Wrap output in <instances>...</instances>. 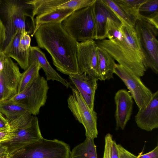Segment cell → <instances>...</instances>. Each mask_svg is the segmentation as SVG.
<instances>
[{
  "label": "cell",
  "mask_w": 158,
  "mask_h": 158,
  "mask_svg": "<svg viewBox=\"0 0 158 158\" xmlns=\"http://www.w3.org/2000/svg\"><path fill=\"white\" fill-rule=\"evenodd\" d=\"M12 136L10 127L0 129V143L9 140Z\"/></svg>",
  "instance_id": "cell-32"
},
{
  "label": "cell",
  "mask_w": 158,
  "mask_h": 158,
  "mask_svg": "<svg viewBox=\"0 0 158 158\" xmlns=\"http://www.w3.org/2000/svg\"><path fill=\"white\" fill-rule=\"evenodd\" d=\"M9 158V157H8V158Z\"/></svg>",
  "instance_id": "cell-41"
},
{
  "label": "cell",
  "mask_w": 158,
  "mask_h": 158,
  "mask_svg": "<svg viewBox=\"0 0 158 158\" xmlns=\"http://www.w3.org/2000/svg\"><path fill=\"white\" fill-rule=\"evenodd\" d=\"M95 42L119 64L139 77L144 75L146 69L134 28L122 24L116 37Z\"/></svg>",
  "instance_id": "cell-2"
},
{
  "label": "cell",
  "mask_w": 158,
  "mask_h": 158,
  "mask_svg": "<svg viewBox=\"0 0 158 158\" xmlns=\"http://www.w3.org/2000/svg\"><path fill=\"white\" fill-rule=\"evenodd\" d=\"M9 127V121L0 111V129Z\"/></svg>",
  "instance_id": "cell-36"
},
{
  "label": "cell",
  "mask_w": 158,
  "mask_h": 158,
  "mask_svg": "<svg viewBox=\"0 0 158 158\" xmlns=\"http://www.w3.org/2000/svg\"><path fill=\"white\" fill-rule=\"evenodd\" d=\"M0 111L9 122L28 111L24 104L16 102L0 103Z\"/></svg>",
  "instance_id": "cell-25"
},
{
  "label": "cell",
  "mask_w": 158,
  "mask_h": 158,
  "mask_svg": "<svg viewBox=\"0 0 158 158\" xmlns=\"http://www.w3.org/2000/svg\"><path fill=\"white\" fill-rule=\"evenodd\" d=\"M22 30L16 32L2 51L7 57L15 60L21 68L25 70L29 65L30 50L24 52L20 48L19 44Z\"/></svg>",
  "instance_id": "cell-18"
},
{
  "label": "cell",
  "mask_w": 158,
  "mask_h": 158,
  "mask_svg": "<svg viewBox=\"0 0 158 158\" xmlns=\"http://www.w3.org/2000/svg\"><path fill=\"white\" fill-rule=\"evenodd\" d=\"M113 140L112 136L110 133H108L105 136V146L103 158H110V151Z\"/></svg>",
  "instance_id": "cell-30"
},
{
  "label": "cell",
  "mask_w": 158,
  "mask_h": 158,
  "mask_svg": "<svg viewBox=\"0 0 158 158\" xmlns=\"http://www.w3.org/2000/svg\"><path fill=\"white\" fill-rule=\"evenodd\" d=\"M71 82L77 90L88 106L94 110L96 91L98 80L86 73L69 75Z\"/></svg>",
  "instance_id": "cell-14"
},
{
  "label": "cell",
  "mask_w": 158,
  "mask_h": 158,
  "mask_svg": "<svg viewBox=\"0 0 158 158\" xmlns=\"http://www.w3.org/2000/svg\"><path fill=\"white\" fill-rule=\"evenodd\" d=\"M140 153L137 158H158V145L151 151L146 154L142 155Z\"/></svg>",
  "instance_id": "cell-33"
},
{
  "label": "cell",
  "mask_w": 158,
  "mask_h": 158,
  "mask_svg": "<svg viewBox=\"0 0 158 158\" xmlns=\"http://www.w3.org/2000/svg\"><path fill=\"white\" fill-rule=\"evenodd\" d=\"M97 52L99 72L102 81L113 78L114 68L116 64L115 60L106 51L98 46Z\"/></svg>",
  "instance_id": "cell-20"
},
{
  "label": "cell",
  "mask_w": 158,
  "mask_h": 158,
  "mask_svg": "<svg viewBox=\"0 0 158 158\" xmlns=\"http://www.w3.org/2000/svg\"><path fill=\"white\" fill-rule=\"evenodd\" d=\"M95 0H68L60 5L59 9H70L76 10L92 5Z\"/></svg>",
  "instance_id": "cell-28"
},
{
  "label": "cell",
  "mask_w": 158,
  "mask_h": 158,
  "mask_svg": "<svg viewBox=\"0 0 158 158\" xmlns=\"http://www.w3.org/2000/svg\"><path fill=\"white\" fill-rule=\"evenodd\" d=\"M33 60H36L38 62L41 68L42 69L45 73L47 81L52 80L58 81L67 88L70 87V83L61 77L52 67L48 61L45 54L38 47L31 46L30 47L29 62Z\"/></svg>",
  "instance_id": "cell-17"
},
{
  "label": "cell",
  "mask_w": 158,
  "mask_h": 158,
  "mask_svg": "<svg viewBox=\"0 0 158 158\" xmlns=\"http://www.w3.org/2000/svg\"><path fill=\"white\" fill-rule=\"evenodd\" d=\"M139 12L142 18L146 19L158 16V0H147L140 6Z\"/></svg>",
  "instance_id": "cell-26"
},
{
  "label": "cell",
  "mask_w": 158,
  "mask_h": 158,
  "mask_svg": "<svg viewBox=\"0 0 158 158\" xmlns=\"http://www.w3.org/2000/svg\"><path fill=\"white\" fill-rule=\"evenodd\" d=\"M10 129L13 134L11 138L0 143L7 148L9 156L43 138L40 129L38 118L34 115L31 121L27 125Z\"/></svg>",
  "instance_id": "cell-9"
},
{
  "label": "cell",
  "mask_w": 158,
  "mask_h": 158,
  "mask_svg": "<svg viewBox=\"0 0 158 158\" xmlns=\"http://www.w3.org/2000/svg\"><path fill=\"white\" fill-rule=\"evenodd\" d=\"M68 0H27L26 3L31 5L33 7L31 20L35 28L34 17L35 16L48 12L58 9L61 4Z\"/></svg>",
  "instance_id": "cell-21"
},
{
  "label": "cell",
  "mask_w": 158,
  "mask_h": 158,
  "mask_svg": "<svg viewBox=\"0 0 158 158\" xmlns=\"http://www.w3.org/2000/svg\"><path fill=\"white\" fill-rule=\"evenodd\" d=\"M116 106L115 117V129L124 130L130 120L132 111L133 101L129 92L125 89H121L115 93L114 97Z\"/></svg>",
  "instance_id": "cell-13"
},
{
  "label": "cell",
  "mask_w": 158,
  "mask_h": 158,
  "mask_svg": "<svg viewBox=\"0 0 158 158\" xmlns=\"http://www.w3.org/2000/svg\"><path fill=\"white\" fill-rule=\"evenodd\" d=\"M74 11L70 9H57L37 16L34 19L35 28L31 36H34L40 26L51 23H61Z\"/></svg>",
  "instance_id": "cell-19"
},
{
  "label": "cell",
  "mask_w": 158,
  "mask_h": 158,
  "mask_svg": "<svg viewBox=\"0 0 158 158\" xmlns=\"http://www.w3.org/2000/svg\"><path fill=\"white\" fill-rule=\"evenodd\" d=\"M113 11L122 24L134 28L136 19L115 0H102Z\"/></svg>",
  "instance_id": "cell-24"
},
{
  "label": "cell",
  "mask_w": 158,
  "mask_h": 158,
  "mask_svg": "<svg viewBox=\"0 0 158 158\" xmlns=\"http://www.w3.org/2000/svg\"><path fill=\"white\" fill-rule=\"evenodd\" d=\"M69 158H98L94 139L86 137L83 142L70 151Z\"/></svg>",
  "instance_id": "cell-22"
},
{
  "label": "cell",
  "mask_w": 158,
  "mask_h": 158,
  "mask_svg": "<svg viewBox=\"0 0 158 158\" xmlns=\"http://www.w3.org/2000/svg\"><path fill=\"white\" fill-rule=\"evenodd\" d=\"M26 1L24 2H22L18 0L4 1L2 10L6 21L5 25L6 38L0 49L3 50L18 30L25 29L27 31L26 23V16H29L31 19H32V14L29 13L27 10L32 9L33 7L31 5L26 3Z\"/></svg>",
  "instance_id": "cell-6"
},
{
  "label": "cell",
  "mask_w": 158,
  "mask_h": 158,
  "mask_svg": "<svg viewBox=\"0 0 158 158\" xmlns=\"http://www.w3.org/2000/svg\"><path fill=\"white\" fill-rule=\"evenodd\" d=\"M6 57L3 51L0 49V71L3 68Z\"/></svg>",
  "instance_id": "cell-38"
},
{
  "label": "cell",
  "mask_w": 158,
  "mask_h": 158,
  "mask_svg": "<svg viewBox=\"0 0 158 158\" xmlns=\"http://www.w3.org/2000/svg\"><path fill=\"white\" fill-rule=\"evenodd\" d=\"M72 94L67 99L68 106L76 120L82 124L85 130L86 137L97 138V113L89 108L77 90L71 85Z\"/></svg>",
  "instance_id": "cell-7"
},
{
  "label": "cell",
  "mask_w": 158,
  "mask_h": 158,
  "mask_svg": "<svg viewBox=\"0 0 158 158\" xmlns=\"http://www.w3.org/2000/svg\"><path fill=\"white\" fill-rule=\"evenodd\" d=\"M135 121L140 129L150 131L158 127V91L152 94L148 103L139 109Z\"/></svg>",
  "instance_id": "cell-15"
},
{
  "label": "cell",
  "mask_w": 158,
  "mask_h": 158,
  "mask_svg": "<svg viewBox=\"0 0 158 158\" xmlns=\"http://www.w3.org/2000/svg\"><path fill=\"white\" fill-rule=\"evenodd\" d=\"M147 69L158 73V28L144 18L136 20L134 28Z\"/></svg>",
  "instance_id": "cell-3"
},
{
  "label": "cell",
  "mask_w": 158,
  "mask_h": 158,
  "mask_svg": "<svg viewBox=\"0 0 158 158\" xmlns=\"http://www.w3.org/2000/svg\"><path fill=\"white\" fill-rule=\"evenodd\" d=\"M69 145L57 139L43 138L9 156V158H69Z\"/></svg>",
  "instance_id": "cell-5"
},
{
  "label": "cell",
  "mask_w": 158,
  "mask_h": 158,
  "mask_svg": "<svg viewBox=\"0 0 158 158\" xmlns=\"http://www.w3.org/2000/svg\"><path fill=\"white\" fill-rule=\"evenodd\" d=\"M118 158H137V156L123 148L121 145L117 144Z\"/></svg>",
  "instance_id": "cell-31"
},
{
  "label": "cell",
  "mask_w": 158,
  "mask_h": 158,
  "mask_svg": "<svg viewBox=\"0 0 158 158\" xmlns=\"http://www.w3.org/2000/svg\"><path fill=\"white\" fill-rule=\"evenodd\" d=\"M1 1H2L0 0V4H1Z\"/></svg>",
  "instance_id": "cell-40"
},
{
  "label": "cell",
  "mask_w": 158,
  "mask_h": 158,
  "mask_svg": "<svg viewBox=\"0 0 158 158\" xmlns=\"http://www.w3.org/2000/svg\"><path fill=\"white\" fill-rule=\"evenodd\" d=\"M8 157H9V156H6V157H2V158H7Z\"/></svg>",
  "instance_id": "cell-39"
},
{
  "label": "cell",
  "mask_w": 158,
  "mask_h": 158,
  "mask_svg": "<svg viewBox=\"0 0 158 158\" xmlns=\"http://www.w3.org/2000/svg\"><path fill=\"white\" fill-rule=\"evenodd\" d=\"M28 67L22 73L17 93L25 89L40 76L39 72L41 68L37 61L33 60L30 61Z\"/></svg>",
  "instance_id": "cell-23"
},
{
  "label": "cell",
  "mask_w": 158,
  "mask_h": 158,
  "mask_svg": "<svg viewBox=\"0 0 158 158\" xmlns=\"http://www.w3.org/2000/svg\"><path fill=\"white\" fill-rule=\"evenodd\" d=\"M93 6L95 28L94 40H101L105 39L107 38L108 19H111L118 22H121L102 0H95Z\"/></svg>",
  "instance_id": "cell-16"
},
{
  "label": "cell",
  "mask_w": 158,
  "mask_h": 158,
  "mask_svg": "<svg viewBox=\"0 0 158 158\" xmlns=\"http://www.w3.org/2000/svg\"><path fill=\"white\" fill-rule=\"evenodd\" d=\"M110 158H118L117 144L115 140L112 141L110 151Z\"/></svg>",
  "instance_id": "cell-35"
},
{
  "label": "cell",
  "mask_w": 158,
  "mask_h": 158,
  "mask_svg": "<svg viewBox=\"0 0 158 158\" xmlns=\"http://www.w3.org/2000/svg\"><path fill=\"white\" fill-rule=\"evenodd\" d=\"M28 32L25 29L21 31L19 46L21 50L23 52H26L30 50L31 37Z\"/></svg>",
  "instance_id": "cell-29"
},
{
  "label": "cell",
  "mask_w": 158,
  "mask_h": 158,
  "mask_svg": "<svg viewBox=\"0 0 158 158\" xmlns=\"http://www.w3.org/2000/svg\"><path fill=\"white\" fill-rule=\"evenodd\" d=\"M21 74L17 65L7 57L3 68L0 71V103L17 94Z\"/></svg>",
  "instance_id": "cell-11"
},
{
  "label": "cell",
  "mask_w": 158,
  "mask_h": 158,
  "mask_svg": "<svg viewBox=\"0 0 158 158\" xmlns=\"http://www.w3.org/2000/svg\"><path fill=\"white\" fill-rule=\"evenodd\" d=\"M98 46L94 40L77 42V59L80 73H86L102 81L98 59Z\"/></svg>",
  "instance_id": "cell-10"
},
{
  "label": "cell",
  "mask_w": 158,
  "mask_h": 158,
  "mask_svg": "<svg viewBox=\"0 0 158 158\" xmlns=\"http://www.w3.org/2000/svg\"><path fill=\"white\" fill-rule=\"evenodd\" d=\"M6 30L5 26L0 19V49H1L6 40Z\"/></svg>",
  "instance_id": "cell-34"
},
{
  "label": "cell",
  "mask_w": 158,
  "mask_h": 158,
  "mask_svg": "<svg viewBox=\"0 0 158 158\" xmlns=\"http://www.w3.org/2000/svg\"><path fill=\"white\" fill-rule=\"evenodd\" d=\"M34 36L38 47L51 55L57 70L68 75L80 74L77 59L78 42L66 31L61 23L42 25Z\"/></svg>",
  "instance_id": "cell-1"
},
{
  "label": "cell",
  "mask_w": 158,
  "mask_h": 158,
  "mask_svg": "<svg viewBox=\"0 0 158 158\" xmlns=\"http://www.w3.org/2000/svg\"><path fill=\"white\" fill-rule=\"evenodd\" d=\"M136 19L142 18L139 13L140 6L147 0H115Z\"/></svg>",
  "instance_id": "cell-27"
},
{
  "label": "cell",
  "mask_w": 158,
  "mask_h": 158,
  "mask_svg": "<svg viewBox=\"0 0 158 158\" xmlns=\"http://www.w3.org/2000/svg\"><path fill=\"white\" fill-rule=\"evenodd\" d=\"M93 4L74 11L61 23L64 29L78 42L95 39Z\"/></svg>",
  "instance_id": "cell-4"
},
{
  "label": "cell",
  "mask_w": 158,
  "mask_h": 158,
  "mask_svg": "<svg viewBox=\"0 0 158 158\" xmlns=\"http://www.w3.org/2000/svg\"><path fill=\"white\" fill-rule=\"evenodd\" d=\"M9 156V153L7 148L0 143V158Z\"/></svg>",
  "instance_id": "cell-37"
},
{
  "label": "cell",
  "mask_w": 158,
  "mask_h": 158,
  "mask_svg": "<svg viewBox=\"0 0 158 158\" xmlns=\"http://www.w3.org/2000/svg\"><path fill=\"white\" fill-rule=\"evenodd\" d=\"M49 89L47 80L40 76L24 89L25 97L22 103L33 115L38 114L41 107L45 105Z\"/></svg>",
  "instance_id": "cell-12"
},
{
  "label": "cell",
  "mask_w": 158,
  "mask_h": 158,
  "mask_svg": "<svg viewBox=\"0 0 158 158\" xmlns=\"http://www.w3.org/2000/svg\"><path fill=\"white\" fill-rule=\"evenodd\" d=\"M114 73L118 76L128 89L139 109L144 107L151 99L152 93L139 77L119 64L115 65Z\"/></svg>",
  "instance_id": "cell-8"
}]
</instances>
